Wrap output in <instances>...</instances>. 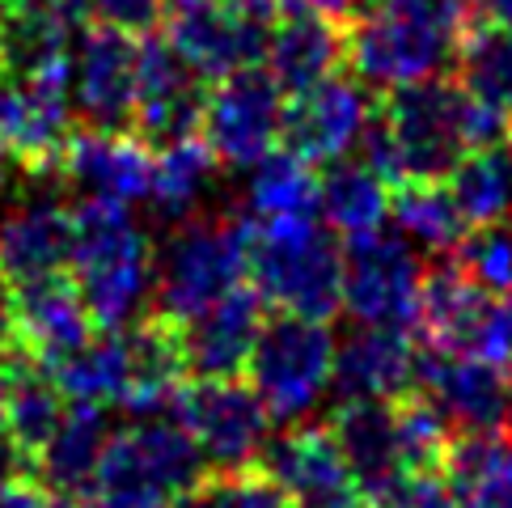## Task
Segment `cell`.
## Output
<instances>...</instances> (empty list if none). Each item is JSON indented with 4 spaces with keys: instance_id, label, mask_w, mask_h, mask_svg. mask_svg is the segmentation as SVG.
Listing matches in <instances>:
<instances>
[{
    "instance_id": "cell-1",
    "label": "cell",
    "mask_w": 512,
    "mask_h": 508,
    "mask_svg": "<svg viewBox=\"0 0 512 508\" xmlns=\"http://www.w3.org/2000/svg\"><path fill=\"white\" fill-rule=\"evenodd\" d=\"M360 144L386 183H441L470 153L466 89L441 77L390 89V98L373 106Z\"/></svg>"
},
{
    "instance_id": "cell-2",
    "label": "cell",
    "mask_w": 512,
    "mask_h": 508,
    "mask_svg": "<svg viewBox=\"0 0 512 508\" xmlns=\"http://www.w3.org/2000/svg\"><path fill=\"white\" fill-rule=\"evenodd\" d=\"M72 284L94 326L127 331L136 326L144 305L153 301L157 254L132 221V212L111 199H81L72 208Z\"/></svg>"
},
{
    "instance_id": "cell-3",
    "label": "cell",
    "mask_w": 512,
    "mask_h": 508,
    "mask_svg": "<svg viewBox=\"0 0 512 508\" xmlns=\"http://www.w3.org/2000/svg\"><path fill=\"white\" fill-rule=\"evenodd\" d=\"M466 34V0H394L390 9L360 17L347 34V64L356 81L398 89L428 81L457 60Z\"/></svg>"
},
{
    "instance_id": "cell-4",
    "label": "cell",
    "mask_w": 512,
    "mask_h": 508,
    "mask_svg": "<svg viewBox=\"0 0 512 508\" xmlns=\"http://www.w3.org/2000/svg\"><path fill=\"white\" fill-rule=\"evenodd\" d=\"M250 276L259 297L280 314L331 322L343 310V246L318 225V216L254 221Z\"/></svg>"
},
{
    "instance_id": "cell-5",
    "label": "cell",
    "mask_w": 512,
    "mask_h": 508,
    "mask_svg": "<svg viewBox=\"0 0 512 508\" xmlns=\"http://www.w3.org/2000/svg\"><path fill=\"white\" fill-rule=\"evenodd\" d=\"M199 479L204 458L191 432L170 415H157L111 432L85 496L89 508H170Z\"/></svg>"
},
{
    "instance_id": "cell-6",
    "label": "cell",
    "mask_w": 512,
    "mask_h": 508,
    "mask_svg": "<svg viewBox=\"0 0 512 508\" xmlns=\"http://www.w3.org/2000/svg\"><path fill=\"white\" fill-rule=\"evenodd\" d=\"M250 271V225L221 221H182L178 233L157 254L153 301L157 318L182 326L187 318L204 314L212 301H221L246 280Z\"/></svg>"
},
{
    "instance_id": "cell-7",
    "label": "cell",
    "mask_w": 512,
    "mask_h": 508,
    "mask_svg": "<svg viewBox=\"0 0 512 508\" xmlns=\"http://www.w3.org/2000/svg\"><path fill=\"white\" fill-rule=\"evenodd\" d=\"M250 386L276 424H297L322 403L335 373V335L318 318H267L250 352Z\"/></svg>"
},
{
    "instance_id": "cell-8",
    "label": "cell",
    "mask_w": 512,
    "mask_h": 508,
    "mask_svg": "<svg viewBox=\"0 0 512 508\" xmlns=\"http://www.w3.org/2000/svg\"><path fill=\"white\" fill-rule=\"evenodd\" d=\"M276 17V0H195L170 5L166 39L204 81H221L267 56Z\"/></svg>"
},
{
    "instance_id": "cell-9",
    "label": "cell",
    "mask_w": 512,
    "mask_h": 508,
    "mask_svg": "<svg viewBox=\"0 0 512 508\" xmlns=\"http://www.w3.org/2000/svg\"><path fill=\"white\" fill-rule=\"evenodd\" d=\"M419 293L424 263L402 233H386L381 225L343 242V310L356 322L407 326L419 314Z\"/></svg>"
},
{
    "instance_id": "cell-10",
    "label": "cell",
    "mask_w": 512,
    "mask_h": 508,
    "mask_svg": "<svg viewBox=\"0 0 512 508\" xmlns=\"http://www.w3.org/2000/svg\"><path fill=\"white\" fill-rule=\"evenodd\" d=\"M178 424L191 432L199 458L212 470H246L271 441V415L254 386L237 377H199L178 398Z\"/></svg>"
},
{
    "instance_id": "cell-11",
    "label": "cell",
    "mask_w": 512,
    "mask_h": 508,
    "mask_svg": "<svg viewBox=\"0 0 512 508\" xmlns=\"http://www.w3.org/2000/svg\"><path fill=\"white\" fill-rule=\"evenodd\" d=\"M284 89L267 68H242L216 81L199 136L233 170H254L280 144Z\"/></svg>"
},
{
    "instance_id": "cell-12",
    "label": "cell",
    "mask_w": 512,
    "mask_h": 508,
    "mask_svg": "<svg viewBox=\"0 0 512 508\" xmlns=\"http://www.w3.org/2000/svg\"><path fill=\"white\" fill-rule=\"evenodd\" d=\"M140 85V43L115 26H85L72 47L68 72V102L72 115H81L85 127L123 132L132 127Z\"/></svg>"
},
{
    "instance_id": "cell-13",
    "label": "cell",
    "mask_w": 512,
    "mask_h": 508,
    "mask_svg": "<svg viewBox=\"0 0 512 508\" xmlns=\"http://www.w3.org/2000/svg\"><path fill=\"white\" fill-rule=\"evenodd\" d=\"M373 119L369 89L356 77H326L309 89H297L284 102L280 144L309 166H331L360 144L364 127Z\"/></svg>"
},
{
    "instance_id": "cell-14",
    "label": "cell",
    "mask_w": 512,
    "mask_h": 508,
    "mask_svg": "<svg viewBox=\"0 0 512 508\" xmlns=\"http://www.w3.org/2000/svg\"><path fill=\"white\" fill-rule=\"evenodd\" d=\"M208 111V81L178 56L170 39L140 43V85L132 132L149 149H166L174 140L199 136Z\"/></svg>"
},
{
    "instance_id": "cell-15",
    "label": "cell",
    "mask_w": 512,
    "mask_h": 508,
    "mask_svg": "<svg viewBox=\"0 0 512 508\" xmlns=\"http://www.w3.org/2000/svg\"><path fill=\"white\" fill-rule=\"evenodd\" d=\"M259 470L288 496V508H364V492L331 428H292L267 441Z\"/></svg>"
},
{
    "instance_id": "cell-16",
    "label": "cell",
    "mask_w": 512,
    "mask_h": 508,
    "mask_svg": "<svg viewBox=\"0 0 512 508\" xmlns=\"http://www.w3.org/2000/svg\"><path fill=\"white\" fill-rule=\"evenodd\" d=\"M415 390L462 432L500 428L504 411H508V398H512L508 373H500L496 365H487L483 356L457 352V348L419 352Z\"/></svg>"
},
{
    "instance_id": "cell-17",
    "label": "cell",
    "mask_w": 512,
    "mask_h": 508,
    "mask_svg": "<svg viewBox=\"0 0 512 508\" xmlns=\"http://www.w3.org/2000/svg\"><path fill=\"white\" fill-rule=\"evenodd\" d=\"M271 305L259 297V288H242L212 301L204 314H195L178 326L187 373L195 377H237L246 373L250 352L267 326Z\"/></svg>"
},
{
    "instance_id": "cell-18",
    "label": "cell",
    "mask_w": 512,
    "mask_h": 508,
    "mask_svg": "<svg viewBox=\"0 0 512 508\" xmlns=\"http://www.w3.org/2000/svg\"><path fill=\"white\" fill-rule=\"evenodd\" d=\"M72 140V102L64 85L0 77V144L26 170H56Z\"/></svg>"
},
{
    "instance_id": "cell-19",
    "label": "cell",
    "mask_w": 512,
    "mask_h": 508,
    "mask_svg": "<svg viewBox=\"0 0 512 508\" xmlns=\"http://www.w3.org/2000/svg\"><path fill=\"white\" fill-rule=\"evenodd\" d=\"M60 170L72 187H81L85 199H111V204L132 208L149 199L153 187V149L136 132H102L85 127L68 140Z\"/></svg>"
},
{
    "instance_id": "cell-20",
    "label": "cell",
    "mask_w": 512,
    "mask_h": 508,
    "mask_svg": "<svg viewBox=\"0 0 512 508\" xmlns=\"http://www.w3.org/2000/svg\"><path fill=\"white\" fill-rule=\"evenodd\" d=\"M419 352L407 326H373L356 322V331L335 343V373L331 386L339 398H381L394 403L415 386Z\"/></svg>"
},
{
    "instance_id": "cell-21",
    "label": "cell",
    "mask_w": 512,
    "mask_h": 508,
    "mask_svg": "<svg viewBox=\"0 0 512 508\" xmlns=\"http://www.w3.org/2000/svg\"><path fill=\"white\" fill-rule=\"evenodd\" d=\"M13 314L22 352L34 356L39 365H56L60 356L81 348L94 335V318L81 301V288L64 271L30 284H13Z\"/></svg>"
},
{
    "instance_id": "cell-22",
    "label": "cell",
    "mask_w": 512,
    "mask_h": 508,
    "mask_svg": "<svg viewBox=\"0 0 512 508\" xmlns=\"http://www.w3.org/2000/svg\"><path fill=\"white\" fill-rule=\"evenodd\" d=\"M127 339V394H123V411L136 420H157V415L178 411L182 398V373H187V356H182V335L178 326L166 318L153 322H136L123 331Z\"/></svg>"
},
{
    "instance_id": "cell-23",
    "label": "cell",
    "mask_w": 512,
    "mask_h": 508,
    "mask_svg": "<svg viewBox=\"0 0 512 508\" xmlns=\"http://www.w3.org/2000/svg\"><path fill=\"white\" fill-rule=\"evenodd\" d=\"M72 259V212L56 199H30L0 221V276L30 284L60 276Z\"/></svg>"
},
{
    "instance_id": "cell-24",
    "label": "cell",
    "mask_w": 512,
    "mask_h": 508,
    "mask_svg": "<svg viewBox=\"0 0 512 508\" xmlns=\"http://www.w3.org/2000/svg\"><path fill=\"white\" fill-rule=\"evenodd\" d=\"M331 437L364 496L386 479H394L398 470H407L402 466V449H398L394 403H381V398H343V407L331 420Z\"/></svg>"
},
{
    "instance_id": "cell-25",
    "label": "cell",
    "mask_w": 512,
    "mask_h": 508,
    "mask_svg": "<svg viewBox=\"0 0 512 508\" xmlns=\"http://www.w3.org/2000/svg\"><path fill=\"white\" fill-rule=\"evenodd\" d=\"M263 60L284 94H297L335 77V68L347 60V34L335 30L331 17H288L284 26L271 30Z\"/></svg>"
},
{
    "instance_id": "cell-26",
    "label": "cell",
    "mask_w": 512,
    "mask_h": 508,
    "mask_svg": "<svg viewBox=\"0 0 512 508\" xmlns=\"http://www.w3.org/2000/svg\"><path fill=\"white\" fill-rule=\"evenodd\" d=\"M111 420H106V407H85V403H68V415L60 420L56 437H51L39 458H34V470L43 475L47 487L56 492L77 496L89 487L94 470L102 462V449L111 441Z\"/></svg>"
},
{
    "instance_id": "cell-27",
    "label": "cell",
    "mask_w": 512,
    "mask_h": 508,
    "mask_svg": "<svg viewBox=\"0 0 512 508\" xmlns=\"http://www.w3.org/2000/svg\"><path fill=\"white\" fill-rule=\"evenodd\" d=\"M318 216L339 238L373 233L390 221V183L369 161H331V170L318 178Z\"/></svg>"
},
{
    "instance_id": "cell-28",
    "label": "cell",
    "mask_w": 512,
    "mask_h": 508,
    "mask_svg": "<svg viewBox=\"0 0 512 508\" xmlns=\"http://www.w3.org/2000/svg\"><path fill=\"white\" fill-rule=\"evenodd\" d=\"M453 508H512V445L491 432H462L445 453Z\"/></svg>"
},
{
    "instance_id": "cell-29",
    "label": "cell",
    "mask_w": 512,
    "mask_h": 508,
    "mask_svg": "<svg viewBox=\"0 0 512 508\" xmlns=\"http://www.w3.org/2000/svg\"><path fill=\"white\" fill-rule=\"evenodd\" d=\"M56 386L64 390L68 403H85V407H111L123 403L127 394V339L123 331H102L89 335L81 348H72L68 356H60L56 365H43Z\"/></svg>"
},
{
    "instance_id": "cell-30",
    "label": "cell",
    "mask_w": 512,
    "mask_h": 508,
    "mask_svg": "<svg viewBox=\"0 0 512 508\" xmlns=\"http://www.w3.org/2000/svg\"><path fill=\"white\" fill-rule=\"evenodd\" d=\"M216 166L221 157L212 153V144L204 136H187L174 140L166 149L153 153V187H149V204L161 221H191V212L199 208L216 183Z\"/></svg>"
},
{
    "instance_id": "cell-31",
    "label": "cell",
    "mask_w": 512,
    "mask_h": 508,
    "mask_svg": "<svg viewBox=\"0 0 512 508\" xmlns=\"http://www.w3.org/2000/svg\"><path fill=\"white\" fill-rule=\"evenodd\" d=\"M449 195L462 221L474 225H496L512 212V140L470 149L449 170Z\"/></svg>"
},
{
    "instance_id": "cell-32",
    "label": "cell",
    "mask_w": 512,
    "mask_h": 508,
    "mask_svg": "<svg viewBox=\"0 0 512 508\" xmlns=\"http://www.w3.org/2000/svg\"><path fill=\"white\" fill-rule=\"evenodd\" d=\"M390 221L419 254H453L466 238L462 212L441 183H398L390 191Z\"/></svg>"
},
{
    "instance_id": "cell-33",
    "label": "cell",
    "mask_w": 512,
    "mask_h": 508,
    "mask_svg": "<svg viewBox=\"0 0 512 508\" xmlns=\"http://www.w3.org/2000/svg\"><path fill=\"white\" fill-rule=\"evenodd\" d=\"M246 208L254 221H301L318 216V174L297 153H267L250 170L246 183Z\"/></svg>"
},
{
    "instance_id": "cell-34",
    "label": "cell",
    "mask_w": 512,
    "mask_h": 508,
    "mask_svg": "<svg viewBox=\"0 0 512 508\" xmlns=\"http://www.w3.org/2000/svg\"><path fill=\"white\" fill-rule=\"evenodd\" d=\"M491 293H483L479 284H470L457 267H441L424 276V293H419V314L415 322L424 326V335L432 339V348H457L466 352V343L479 326V314Z\"/></svg>"
},
{
    "instance_id": "cell-35",
    "label": "cell",
    "mask_w": 512,
    "mask_h": 508,
    "mask_svg": "<svg viewBox=\"0 0 512 508\" xmlns=\"http://www.w3.org/2000/svg\"><path fill=\"white\" fill-rule=\"evenodd\" d=\"M64 415H68V398L56 386V377L47 369H26V365L13 369L5 398V432L30 458H39V449L56 437Z\"/></svg>"
},
{
    "instance_id": "cell-36",
    "label": "cell",
    "mask_w": 512,
    "mask_h": 508,
    "mask_svg": "<svg viewBox=\"0 0 512 508\" xmlns=\"http://www.w3.org/2000/svg\"><path fill=\"white\" fill-rule=\"evenodd\" d=\"M457 68L470 98L512 115V26L487 22L479 30H466L457 47Z\"/></svg>"
},
{
    "instance_id": "cell-37",
    "label": "cell",
    "mask_w": 512,
    "mask_h": 508,
    "mask_svg": "<svg viewBox=\"0 0 512 508\" xmlns=\"http://www.w3.org/2000/svg\"><path fill=\"white\" fill-rule=\"evenodd\" d=\"M394 428H398V449H402V466L407 470L445 466V453L453 445V437H449L453 424L428 403L424 394L394 398Z\"/></svg>"
},
{
    "instance_id": "cell-38",
    "label": "cell",
    "mask_w": 512,
    "mask_h": 508,
    "mask_svg": "<svg viewBox=\"0 0 512 508\" xmlns=\"http://www.w3.org/2000/svg\"><path fill=\"white\" fill-rule=\"evenodd\" d=\"M170 508H288V496L263 470L246 466V470H216V475L199 479Z\"/></svg>"
},
{
    "instance_id": "cell-39",
    "label": "cell",
    "mask_w": 512,
    "mask_h": 508,
    "mask_svg": "<svg viewBox=\"0 0 512 508\" xmlns=\"http://www.w3.org/2000/svg\"><path fill=\"white\" fill-rule=\"evenodd\" d=\"M453 254H457V271L470 284H479L483 293L491 297L512 293V229L504 221L474 225V233H466Z\"/></svg>"
},
{
    "instance_id": "cell-40",
    "label": "cell",
    "mask_w": 512,
    "mask_h": 508,
    "mask_svg": "<svg viewBox=\"0 0 512 508\" xmlns=\"http://www.w3.org/2000/svg\"><path fill=\"white\" fill-rule=\"evenodd\" d=\"M364 508H453V487L445 470H398L394 479L373 487Z\"/></svg>"
},
{
    "instance_id": "cell-41",
    "label": "cell",
    "mask_w": 512,
    "mask_h": 508,
    "mask_svg": "<svg viewBox=\"0 0 512 508\" xmlns=\"http://www.w3.org/2000/svg\"><path fill=\"white\" fill-rule=\"evenodd\" d=\"M466 352L483 356L487 365H496L500 373L512 377V293L504 297H487L483 314H479V326L466 343Z\"/></svg>"
},
{
    "instance_id": "cell-42",
    "label": "cell",
    "mask_w": 512,
    "mask_h": 508,
    "mask_svg": "<svg viewBox=\"0 0 512 508\" xmlns=\"http://www.w3.org/2000/svg\"><path fill=\"white\" fill-rule=\"evenodd\" d=\"M166 13H170V0H89V17L132 34V39L166 26Z\"/></svg>"
},
{
    "instance_id": "cell-43",
    "label": "cell",
    "mask_w": 512,
    "mask_h": 508,
    "mask_svg": "<svg viewBox=\"0 0 512 508\" xmlns=\"http://www.w3.org/2000/svg\"><path fill=\"white\" fill-rule=\"evenodd\" d=\"M0 508H85V504H77L68 492H56L47 483L13 479L9 487H0Z\"/></svg>"
},
{
    "instance_id": "cell-44",
    "label": "cell",
    "mask_w": 512,
    "mask_h": 508,
    "mask_svg": "<svg viewBox=\"0 0 512 508\" xmlns=\"http://www.w3.org/2000/svg\"><path fill=\"white\" fill-rule=\"evenodd\" d=\"M30 470H34V458L9 437L5 428H0V487H9L13 479H26Z\"/></svg>"
},
{
    "instance_id": "cell-45",
    "label": "cell",
    "mask_w": 512,
    "mask_h": 508,
    "mask_svg": "<svg viewBox=\"0 0 512 508\" xmlns=\"http://www.w3.org/2000/svg\"><path fill=\"white\" fill-rule=\"evenodd\" d=\"M276 5L288 17H331V22L347 13V0H276Z\"/></svg>"
},
{
    "instance_id": "cell-46",
    "label": "cell",
    "mask_w": 512,
    "mask_h": 508,
    "mask_svg": "<svg viewBox=\"0 0 512 508\" xmlns=\"http://www.w3.org/2000/svg\"><path fill=\"white\" fill-rule=\"evenodd\" d=\"M479 9H483L496 26H512V0H479Z\"/></svg>"
},
{
    "instance_id": "cell-47",
    "label": "cell",
    "mask_w": 512,
    "mask_h": 508,
    "mask_svg": "<svg viewBox=\"0 0 512 508\" xmlns=\"http://www.w3.org/2000/svg\"><path fill=\"white\" fill-rule=\"evenodd\" d=\"M13 170H17V161L9 157L5 144H0V195H5V191L13 187Z\"/></svg>"
},
{
    "instance_id": "cell-48",
    "label": "cell",
    "mask_w": 512,
    "mask_h": 508,
    "mask_svg": "<svg viewBox=\"0 0 512 508\" xmlns=\"http://www.w3.org/2000/svg\"><path fill=\"white\" fill-rule=\"evenodd\" d=\"M394 0H347V9H356L360 17H369V13H381V9H390Z\"/></svg>"
},
{
    "instance_id": "cell-49",
    "label": "cell",
    "mask_w": 512,
    "mask_h": 508,
    "mask_svg": "<svg viewBox=\"0 0 512 508\" xmlns=\"http://www.w3.org/2000/svg\"><path fill=\"white\" fill-rule=\"evenodd\" d=\"M5 398H9V377L0 369V428H5Z\"/></svg>"
},
{
    "instance_id": "cell-50",
    "label": "cell",
    "mask_w": 512,
    "mask_h": 508,
    "mask_svg": "<svg viewBox=\"0 0 512 508\" xmlns=\"http://www.w3.org/2000/svg\"><path fill=\"white\" fill-rule=\"evenodd\" d=\"M504 432H508V445H512V398H508V411H504Z\"/></svg>"
},
{
    "instance_id": "cell-51",
    "label": "cell",
    "mask_w": 512,
    "mask_h": 508,
    "mask_svg": "<svg viewBox=\"0 0 512 508\" xmlns=\"http://www.w3.org/2000/svg\"><path fill=\"white\" fill-rule=\"evenodd\" d=\"M170 5H195V0H170Z\"/></svg>"
}]
</instances>
